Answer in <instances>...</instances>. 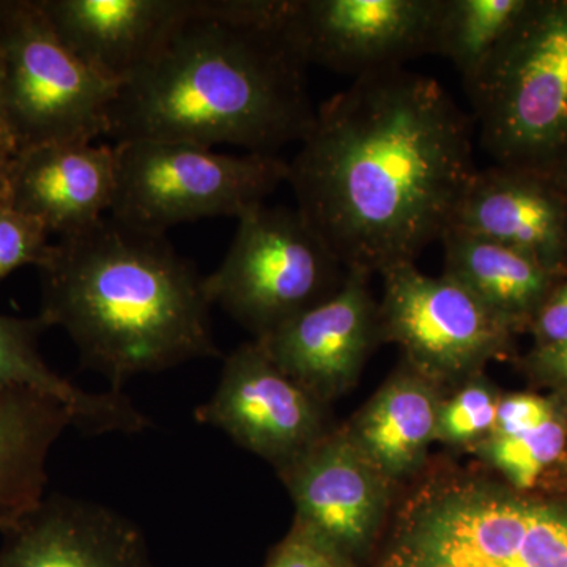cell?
I'll return each mask as SVG.
<instances>
[{"label":"cell","instance_id":"obj_2","mask_svg":"<svg viewBox=\"0 0 567 567\" xmlns=\"http://www.w3.org/2000/svg\"><path fill=\"white\" fill-rule=\"evenodd\" d=\"M306 66L276 28L275 0H193L118 87L107 136L274 155L315 122Z\"/></svg>","mask_w":567,"mask_h":567},{"label":"cell","instance_id":"obj_23","mask_svg":"<svg viewBox=\"0 0 567 567\" xmlns=\"http://www.w3.org/2000/svg\"><path fill=\"white\" fill-rule=\"evenodd\" d=\"M566 450L567 413L561 409L535 431L491 435L472 453L507 486L532 492L539 491L554 477Z\"/></svg>","mask_w":567,"mask_h":567},{"label":"cell","instance_id":"obj_26","mask_svg":"<svg viewBox=\"0 0 567 567\" xmlns=\"http://www.w3.org/2000/svg\"><path fill=\"white\" fill-rule=\"evenodd\" d=\"M561 410L548 394L503 393L496 409L495 429L492 435L509 436L535 431Z\"/></svg>","mask_w":567,"mask_h":567},{"label":"cell","instance_id":"obj_14","mask_svg":"<svg viewBox=\"0 0 567 567\" xmlns=\"http://www.w3.org/2000/svg\"><path fill=\"white\" fill-rule=\"evenodd\" d=\"M0 567H152L136 522L91 499L47 495L2 532Z\"/></svg>","mask_w":567,"mask_h":567},{"label":"cell","instance_id":"obj_6","mask_svg":"<svg viewBox=\"0 0 567 567\" xmlns=\"http://www.w3.org/2000/svg\"><path fill=\"white\" fill-rule=\"evenodd\" d=\"M117 182L110 216L145 233L216 216L240 218L265 204L289 163L270 153L229 155L173 141L115 142Z\"/></svg>","mask_w":567,"mask_h":567},{"label":"cell","instance_id":"obj_7","mask_svg":"<svg viewBox=\"0 0 567 567\" xmlns=\"http://www.w3.org/2000/svg\"><path fill=\"white\" fill-rule=\"evenodd\" d=\"M2 106L18 152L110 133L118 87L59 39L40 0H0Z\"/></svg>","mask_w":567,"mask_h":567},{"label":"cell","instance_id":"obj_27","mask_svg":"<svg viewBox=\"0 0 567 567\" xmlns=\"http://www.w3.org/2000/svg\"><path fill=\"white\" fill-rule=\"evenodd\" d=\"M265 567H354L308 529L293 524Z\"/></svg>","mask_w":567,"mask_h":567},{"label":"cell","instance_id":"obj_15","mask_svg":"<svg viewBox=\"0 0 567 567\" xmlns=\"http://www.w3.org/2000/svg\"><path fill=\"white\" fill-rule=\"evenodd\" d=\"M450 227L535 257L567 275V193L551 174L520 167L480 171Z\"/></svg>","mask_w":567,"mask_h":567},{"label":"cell","instance_id":"obj_21","mask_svg":"<svg viewBox=\"0 0 567 567\" xmlns=\"http://www.w3.org/2000/svg\"><path fill=\"white\" fill-rule=\"evenodd\" d=\"M74 427L69 409L33 391L0 393V533L47 496L48 458Z\"/></svg>","mask_w":567,"mask_h":567},{"label":"cell","instance_id":"obj_9","mask_svg":"<svg viewBox=\"0 0 567 567\" xmlns=\"http://www.w3.org/2000/svg\"><path fill=\"white\" fill-rule=\"evenodd\" d=\"M382 276V342L399 346L405 363L445 393L509 357L516 333L454 279L425 275L416 264Z\"/></svg>","mask_w":567,"mask_h":567},{"label":"cell","instance_id":"obj_10","mask_svg":"<svg viewBox=\"0 0 567 567\" xmlns=\"http://www.w3.org/2000/svg\"><path fill=\"white\" fill-rule=\"evenodd\" d=\"M440 0H275V24L306 65L383 73L431 54Z\"/></svg>","mask_w":567,"mask_h":567},{"label":"cell","instance_id":"obj_22","mask_svg":"<svg viewBox=\"0 0 567 567\" xmlns=\"http://www.w3.org/2000/svg\"><path fill=\"white\" fill-rule=\"evenodd\" d=\"M532 0H440L431 54L456 66L464 85L486 69Z\"/></svg>","mask_w":567,"mask_h":567},{"label":"cell","instance_id":"obj_18","mask_svg":"<svg viewBox=\"0 0 567 567\" xmlns=\"http://www.w3.org/2000/svg\"><path fill=\"white\" fill-rule=\"evenodd\" d=\"M445 391L402 360L349 423L361 454L395 487L427 470Z\"/></svg>","mask_w":567,"mask_h":567},{"label":"cell","instance_id":"obj_32","mask_svg":"<svg viewBox=\"0 0 567 567\" xmlns=\"http://www.w3.org/2000/svg\"><path fill=\"white\" fill-rule=\"evenodd\" d=\"M555 477H557L559 483H561V487H559V488H566V491H567V450H566L565 458H563L561 464H559V466H558L557 473H555V475H554V477H551V480H555Z\"/></svg>","mask_w":567,"mask_h":567},{"label":"cell","instance_id":"obj_25","mask_svg":"<svg viewBox=\"0 0 567 567\" xmlns=\"http://www.w3.org/2000/svg\"><path fill=\"white\" fill-rule=\"evenodd\" d=\"M50 248V233L31 216L14 208L0 213V281L18 268H39Z\"/></svg>","mask_w":567,"mask_h":567},{"label":"cell","instance_id":"obj_12","mask_svg":"<svg viewBox=\"0 0 567 567\" xmlns=\"http://www.w3.org/2000/svg\"><path fill=\"white\" fill-rule=\"evenodd\" d=\"M278 476L293 502V524L354 567L385 535L395 486L361 454L344 424L333 425Z\"/></svg>","mask_w":567,"mask_h":567},{"label":"cell","instance_id":"obj_11","mask_svg":"<svg viewBox=\"0 0 567 567\" xmlns=\"http://www.w3.org/2000/svg\"><path fill=\"white\" fill-rule=\"evenodd\" d=\"M194 417L219 429L278 473L333 427L328 405L282 372L257 341L237 347L224 360L218 386L194 410Z\"/></svg>","mask_w":567,"mask_h":567},{"label":"cell","instance_id":"obj_16","mask_svg":"<svg viewBox=\"0 0 567 567\" xmlns=\"http://www.w3.org/2000/svg\"><path fill=\"white\" fill-rule=\"evenodd\" d=\"M117 182L114 145L55 141L14 156L11 208L69 237L110 215Z\"/></svg>","mask_w":567,"mask_h":567},{"label":"cell","instance_id":"obj_28","mask_svg":"<svg viewBox=\"0 0 567 567\" xmlns=\"http://www.w3.org/2000/svg\"><path fill=\"white\" fill-rule=\"evenodd\" d=\"M522 364L529 380L546 388L547 394L567 413V342L547 349H532Z\"/></svg>","mask_w":567,"mask_h":567},{"label":"cell","instance_id":"obj_33","mask_svg":"<svg viewBox=\"0 0 567 567\" xmlns=\"http://www.w3.org/2000/svg\"><path fill=\"white\" fill-rule=\"evenodd\" d=\"M551 175H554V177L557 178L559 185H561L567 193V163L565 164V166L561 167V169H558L557 173Z\"/></svg>","mask_w":567,"mask_h":567},{"label":"cell","instance_id":"obj_5","mask_svg":"<svg viewBox=\"0 0 567 567\" xmlns=\"http://www.w3.org/2000/svg\"><path fill=\"white\" fill-rule=\"evenodd\" d=\"M499 166L555 174L567 163V0H532L486 69L465 85Z\"/></svg>","mask_w":567,"mask_h":567},{"label":"cell","instance_id":"obj_3","mask_svg":"<svg viewBox=\"0 0 567 567\" xmlns=\"http://www.w3.org/2000/svg\"><path fill=\"white\" fill-rule=\"evenodd\" d=\"M40 319L123 393L133 377L219 357L204 278L164 235L112 216L51 244L39 267Z\"/></svg>","mask_w":567,"mask_h":567},{"label":"cell","instance_id":"obj_24","mask_svg":"<svg viewBox=\"0 0 567 567\" xmlns=\"http://www.w3.org/2000/svg\"><path fill=\"white\" fill-rule=\"evenodd\" d=\"M502 394L484 372L454 388L440 405L436 443L472 453L494 432Z\"/></svg>","mask_w":567,"mask_h":567},{"label":"cell","instance_id":"obj_8","mask_svg":"<svg viewBox=\"0 0 567 567\" xmlns=\"http://www.w3.org/2000/svg\"><path fill=\"white\" fill-rule=\"evenodd\" d=\"M346 275L297 208L264 204L238 218L229 251L204 286L212 306L262 339L331 297Z\"/></svg>","mask_w":567,"mask_h":567},{"label":"cell","instance_id":"obj_4","mask_svg":"<svg viewBox=\"0 0 567 567\" xmlns=\"http://www.w3.org/2000/svg\"><path fill=\"white\" fill-rule=\"evenodd\" d=\"M395 506L374 567H567V491L436 470Z\"/></svg>","mask_w":567,"mask_h":567},{"label":"cell","instance_id":"obj_17","mask_svg":"<svg viewBox=\"0 0 567 567\" xmlns=\"http://www.w3.org/2000/svg\"><path fill=\"white\" fill-rule=\"evenodd\" d=\"M66 48L122 85L158 48L193 0H40Z\"/></svg>","mask_w":567,"mask_h":567},{"label":"cell","instance_id":"obj_13","mask_svg":"<svg viewBox=\"0 0 567 567\" xmlns=\"http://www.w3.org/2000/svg\"><path fill=\"white\" fill-rule=\"evenodd\" d=\"M369 281L365 271L347 270L344 282L327 300L254 339L282 372L324 405L357 385L369 354L382 342L379 303Z\"/></svg>","mask_w":567,"mask_h":567},{"label":"cell","instance_id":"obj_1","mask_svg":"<svg viewBox=\"0 0 567 567\" xmlns=\"http://www.w3.org/2000/svg\"><path fill=\"white\" fill-rule=\"evenodd\" d=\"M300 144L287 175L297 210L347 270L371 276L442 240L477 173L472 122L405 69L353 80Z\"/></svg>","mask_w":567,"mask_h":567},{"label":"cell","instance_id":"obj_20","mask_svg":"<svg viewBox=\"0 0 567 567\" xmlns=\"http://www.w3.org/2000/svg\"><path fill=\"white\" fill-rule=\"evenodd\" d=\"M440 241L445 251L443 275L475 295L516 334L528 330L561 278L528 254L454 227Z\"/></svg>","mask_w":567,"mask_h":567},{"label":"cell","instance_id":"obj_19","mask_svg":"<svg viewBox=\"0 0 567 567\" xmlns=\"http://www.w3.org/2000/svg\"><path fill=\"white\" fill-rule=\"evenodd\" d=\"M47 323L0 315V393L33 391L55 399L70 410L74 427L87 435L140 434L151 420L125 393H91L58 374L40 354L39 338Z\"/></svg>","mask_w":567,"mask_h":567},{"label":"cell","instance_id":"obj_29","mask_svg":"<svg viewBox=\"0 0 567 567\" xmlns=\"http://www.w3.org/2000/svg\"><path fill=\"white\" fill-rule=\"evenodd\" d=\"M533 349H547L567 342V275L561 276L529 323Z\"/></svg>","mask_w":567,"mask_h":567},{"label":"cell","instance_id":"obj_31","mask_svg":"<svg viewBox=\"0 0 567 567\" xmlns=\"http://www.w3.org/2000/svg\"><path fill=\"white\" fill-rule=\"evenodd\" d=\"M6 121H3V106H2V52H0V136H7ZM10 136V134H9ZM11 137V136H10Z\"/></svg>","mask_w":567,"mask_h":567},{"label":"cell","instance_id":"obj_30","mask_svg":"<svg viewBox=\"0 0 567 567\" xmlns=\"http://www.w3.org/2000/svg\"><path fill=\"white\" fill-rule=\"evenodd\" d=\"M18 148L13 140L0 136V213L11 208V173Z\"/></svg>","mask_w":567,"mask_h":567}]
</instances>
